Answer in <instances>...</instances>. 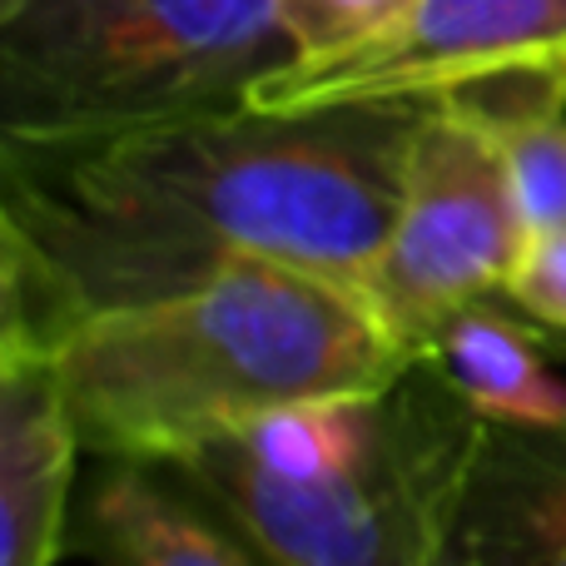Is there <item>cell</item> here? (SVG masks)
<instances>
[{
	"label": "cell",
	"mask_w": 566,
	"mask_h": 566,
	"mask_svg": "<svg viewBox=\"0 0 566 566\" xmlns=\"http://www.w3.org/2000/svg\"><path fill=\"white\" fill-rule=\"evenodd\" d=\"M392 392L398 408L378 452L328 478H274L224 438L159 468L279 566H448L488 422L432 358L412 363Z\"/></svg>",
	"instance_id": "obj_4"
},
{
	"label": "cell",
	"mask_w": 566,
	"mask_h": 566,
	"mask_svg": "<svg viewBox=\"0 0 566 566\" xmlns=\"http://www.w3.org/2000/svg\"><path fill=\"white\" fill-rule=\"evenodd\" d=\"M428 358L448 373V382L468 398V408L492 428L566 432V382L547 368L537 338L507 313L472 303L462 308Z\"/></svg>",
	"instance_id": "obj_10"
},
{
	"label": "cell",
	"mask_w": 566,
	"mask_h": 566,
	"mask_svg": "<svg viewBox=\"0 0 566 566\" xmlns=\"http://www.w3.org/2000/svg\"><path fill=\"white\" fill-rule=\"evenodd\" d=\"M488 125L507 165L517 214L532 234L566 229V95L562 90H497L458 99Z\"/></svg>",
	"instance_id": "obj_11"
},
{
	"label": "cell",
	"mask_w": 566,
	"mask_h": 566,
	"mask_svg": "<svg viewBox=\"0 0 566 566\" xmlns=\"http://www.w3.org/2000/svg\"><path fill=\"white\" fill-rule=\"evenodd\" d=\"M412 0H279V25L298 60H333L402 20Z\"/></svg>",
	"instance_id": "obj_12"
},
{
	"label": "cell",
	"mask_w": 566,
	"mask_h": 566,
	"mask_svg": "<svg viewBox=\"0 0 566 566\" xmlns=\"http://www.w3.org/2000/svg\"><path fill=\"white\" fill-rule=\"evenodd\" d=\"M80 452L55 353L0 348V566H55L70 547Z\"/></svg>",
	"instance_id": "obj_7"
},
{
	"label": "cell",
	"mask_w": 566,
	"mask_h": 566,
	"mask_svg": "<svg viewBox=\"0 0 566 566\" xmlns=\"http://www.w3.org/2000/svg\"><path fill=\"white\" fill-rule=\"evenodd\" d=\"M428 105V99H422ZM422 105H224L85 139H0V348L274 259L368 289Z\"/></svg>",
	"instance_id": "obj_1"
},
{
	"label": "cell",
	"mask_w": 566,
	"mask_h": 566,
	"mask_svg": "<svg viewBox=\"0 0 566 566\" xmlns=\"http://www.w3.org/2000/svg\"><path fill=\"white\" fill-rule=\"evenodd\" d=\"M70 552L95 566H279L165 468L119 458H99L80 492Z\"/></svg>",
	"instance_id": "obj_8"
},
{
	"label": "cell",
	"mask_w": 566,
	"mask_h": 566,
	"mask_svg": "<svg viewBox=\"0 0 566 566\" xmlns=\"http://www.w3.org/2000/svg\"><path fill=\"white\" fill-rule=\"evenodd\" d=\"M522 249L527 224L497 139L468 105L428 99L408 145L398 219L363 289L368 308L402 348L428 358L462 308L502 293Z\"/></svg>",
	"instance_id": "obj_5"
},
{
	"label": "cell",
	"mask_w": 566,
	"mask_h": 566,
	"mask_svg": "<svg viewBox=\"0 0 566 566\" xmlns=\"http://www.w3.org/2000/svg\"><path fill=\"white\" fill-rule=\"evenodd\" d=\"M448 566H566V432L488 422Z\"/></svg>",
	"instance_id": "obj_9"
},
{
	"label": "cell",
	"mask_w": 566,
	"mask_h": 566,
	"mask_svg": "<svg viewBox=\"0 0 566 566\" xmlns=\"http://www.w3.org/2000/svg\"><path fill=\"white\" fill-rule=\"evenodd\" d=\"M289 65L279 0H0V139H85L244 105Z\"/></svg>",
	"instance_id": "obj_3"
},
{
	"label": "cell",
	"mask_w": 566,
	"mask_h": 566,
	"mask_svg": "<svg viewBox=\"0 0 566 566\" xmlns=\"http://www.w3.org/2000/svg\"><path fill=\"white\" fill-rule=\"evenodd\" d=\"M502 293H507L532 323H547V328L566 333V229L532 234L522 259L512 264L507 283H502Z\"/></svg>",
	"instance_id": "obj_13"
},
{
	"label": "cell",
	"mask_w": 566,
	"mask_h": 566,
	"mask_svg": "<svg viewBox=\"0 0 566 566\" xmlns=\"http://www.w3.org/2000/svg\"><path fill=\"white\" fill-rule=\"evenodd\" d=\"M412 363L358 289L274 259L95 313L55 348L85 452L155 468L289 402L388 388Z\"/></svg>",
	"instance_id": "obj_2"
},
{
	"label": "cell",
	"mask_w": 566,
	"mask_h": 566,
	"mask_svg": "<svg viewBox=\"0 0 566 566\" xmlns=\"http://www.w3.org/2000/svg\"><path fill=\"white\" fill-rule=\"evenodd\" d=\"M517 85L566 90V0H412L348 55L274 70L249 90V105H422Z\"/></svg>",
	"instance_id": "obj_6"
}]
</instances>
